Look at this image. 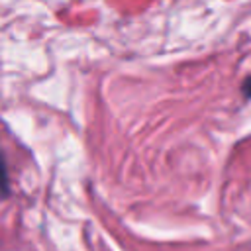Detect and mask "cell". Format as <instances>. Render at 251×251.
Instances as JSON below:
<instances>
[{
  "label": "cell",
  "mask_w": 251,
  "mask_h": 251,
  "mask_svg": "<svg viewBox=\"0 0 251 251\" xmlns=\"http://www.w3.org/2000/svg\"><path fill=\"white\" fill-rule=\"evenodd\" d=\"M243 94H245V98H251V76L243 84Z\"/></svg>",
  "instance_id": "1"
}]
</instances>
